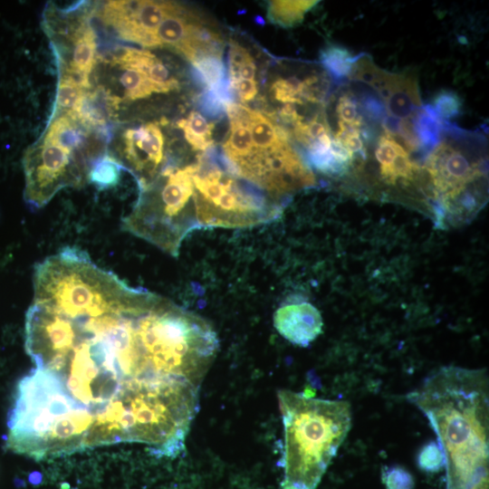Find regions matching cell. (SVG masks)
I'll return each mask as SVG.
<instances>
[{"label":"cell","instance_id":"1","mask_svg":"<svg viewBox=\"0 0 489 489\" xmlns=\"http://www.w3.org/2000/svg\"><path fill=\"white\" fill-rule=\"evenodd\" d=\"M33 301L26 352L91 443L120 441L153 404L185 390L164 355L158 294L101 268Z\"/></svg>","mask_w":489,"mask_h":489},{"label":"cell","instance_id":"2","mask_svg":"<svg viewBox=\"0 0 489 489\" xmlns=\"http://www.w3.org/2000/svg\"><path fill=\"white\" fill-rule=\"evenodd\" d=\"M485 369L442 367L407 396L428 419L445 455L446 489L488 488Z\"/></svg>","mask_w":489,"mask_h":489},{"label":"cell","instance_id":"3","mask_svg":"<svg viewBox=\"0 0 489 489\" xmlns=\"http://www.w3.org/2000/svg\"><path fill=\"white\" fill-rule=\"evenodd\" d=\"M277 398L284 436L281 488L316 489L350 429V405L286 389Z\"/></svg>","mask_w":489,"mask_h":489},{"label":"cell","instance_id":"4","mask_svg":"<svg viewBox=\"0 0 489 489\" xmlns=\"http://www.w3.org/2000/svg\"><path fill=\"white\" fill-rule=\"evenodd\" d=\"M484 143L476 133L446 124L427 157L424 169L434 197L455 220L475 214L485 201V163L480 154Z\"/></svg>","mask_w":489,"mask_h":489},{"label":"cell","instance_id":"5","mask_svg":"<svg viewBox=\"0 0 489 489\" xmlns=\"http://www.w3.org/2000/svg\"><path fill=\"white\" fill-rule=\"evenodd\" d=\"M24 198L33 207H42L62 188L78 186L87 179L86 166L75 153L43 139L24 158Z\"/></svg>","mask_w":489,"mask_h":489},{"label":"cell","instance_id":"6","mask_svg":"<svg viewBox=\"0 0 489 489\" xmlns=\"http://www.w3.org/2000/svg\"><path fill=\"white\" fill-rule=\"evenodd\" d=\"M350 78L369 87L394 118L411 117L423 107L417 79L412 72H388L379 68L370 56L365 54L355 62Z\"/></svg>","mask_w":489,"mask_h":489},{"label":"cell","instance_id":"7","mask_svg":"<svg viewBox=\"0 0 489 489\" xmlns=\"http://www.w3.org/2000/svg\"><path fill=\"white\" fill-rule=\"evenodd\" d=\"M179 6L167 1H108L100 17L122 39L144 47H158L155 37L158 26Z\"/></svg>","mask_w":489,"mask_h":489},{"label":"cell","instance_id":"8","mask_svg":"<svg viewBox=\"0 0 489 489\" xmlns=\"http://www.w3.org/2000/svg\"><path fill=\"white\" fill-rule=\"evenodd\" d=\"M124 158L128 167L145 185L158 170L164 158V137L157 123L150 122L124 134Z\"/></svg>","mask_w":489,"mask_h":489},{"label":"cell","instance_id":"9","mask_svg":"<svg viewBox=\"0 0 489 489\" xmlns=\"http://www.w3.org/2000/svg\"><path fill=\"white\" fill-rule=\"evenodd\" d=\"M273 326L292 344L307 347L321 333L323 321L320 311L312 303L292 302L275 311Z\"/></svg>","mask_w":489,"mask_h":489},{"label":"cell","instance_id":"10","mask_svg":"<svg viewBox=\"0 0 489 489\" xmlns=\"http://www.w3.org/2000/svg\"><path fill=\"white\" fill-rule=\"evenodd\" d=\"M112 63L120 68H131L141 72L154 85L157 92L178 89V82L170 75L162 62L149 51L123 48L114 56Z\"/></svg>","mask_w":489,"mask_h":489},{"label":"cell","instance_id":"11","mask_svg":"<svg viewBox=\"0 0 489 489\" xmlns=\"http://www.w3.org/2000/svg\"><path fill=\"white\" fill-rule=\"evenodd\" d=\"M96 34L87 24H82L72 36V50L68 72L85 88L91 87L89 77L96 61Z\"/></svg>","mask_w":489,"mask_h":489},{"label":"cell","instance_id":"12","mask_svg":"<svg viewBox=\"0 0 489 489\" xmlns=\"http://www.w3.org/2000/svg\"><path fill=\"white\" fill-rule=\"evenodd\" d=\"M118 101V99L99 87L93 91H85L72 111L66 114L85 127H102Z\"/></svg>","mask_w":489,"mask_h":489},{"label":"cell","instance_id":"13","mask_svg":"<svg viewBox=\"0 0 489 489\" xmlns=\"http://www.w3.org/2000/svg\"><path fill=\"white\" fill-rule=\"evenodd\" d=\"M249 129L255 150H269L283 142L290 141L287 129L275 125L272 120L257 110H253Z\"/></svg>","mask_w":489,"mask_h":489},{"label":"cell","instance_id":"14","mask_svg":"<svg viewBox=\"0 0 489 489\" xmlns=\"http://www.w3.org/2000/svg\"><path fill=\"white\" fill-rule=\"evenodd\" d=\"M192 19L181 6L168 14L155 32L158 46L167 45L177 51L187 39Z\"/></svg>","mask_w":489,"mask_h":489},{"label":"cell","instance_id":"15","mask_svg":"<svg viewBox=\"0 0 489 489\" xmlns=\"http://www.w3.org/2000/svg\"><path fill=\"white\" fill-rule=\"evenodd\" d=\"M43 139L75 153L83 145L84 133L77 125L76 120L68 114H63L52 121Z\"/></svg>","mask_w":489,"mask_h":489},{"label":"cell","instance_id":"16","mask_svg":"<svg viewBox=\"0 0 489 489\" xmlns=\"http://www.w3.org/2000/svg\"><path fill=\"white\" fill-rule=\"evenodd\" d=\"M317 3V1H270L267 17L273 24L283 27H292L300 24L306 12Z\"/></svg>","mask_w":489,"mask_h":489},{"label":"cell","instance_id":"17","mask_svg":"<svg viewBox=\"0 0 489 489\" xmlns=\"http://www.w3.org/2000/svg\"><path fill=\"white\" fill-rule=\"evenodd\" d=\"M223 149L224 154L235 167L238 177L236 166L255 150L249 127L242 123L230 122V132L223 143Z\"/></svg>","mask_w":489,"mask_h":489},{"label":"cell","instance_id":"18","mask_svg":"<svg viewBox=\"0 0 489 489\" xmlns=\"http://www.w3.org/2000/svg\"><path fill=\"white\" fill-rule=\"evenodd\" d=\"M121 168L117 158L105 155L90 168L87 180L99 189L112 187L120 181Z\"/></svg>","mask_w":489,"mask_h":489},{"label":"cell","instance_id":"19","mask_svg":"<svg viewBox=\"0 0 489 489\" xmlns=\"http://www.w3.org/2000/svg\"><path fill=\"white\" fill-rule=\"evenodd\" d=\"M356 58L347 49L336 45L326 47L320 55L323 68L336 78H348Z\"/></svg>","mask_w":489,"mask_h":489},{"label":"cell","instance_id":"20","mask_svg":"<svg viewBox=\"0 0 489 489\" xmlns=\"http://www.w3.org/2000/svg\"><path fill=\"white\" fill-rule=\"evenodd\" d=\"M123 70L120 76V82L124 89V96L129 100L146 98L152 92H157L156 88L148 77L139 71L131 68H120Z\"/></svg>","mask_w":489,"mask_h":489},{"label":"cell","instance_id":"21","mask_svg":"<svg viewBox=\"0 0 489 489\" xmlns=\"http://www.w3.org/2000/svg\"><path fill=\"white\" fill-rule=\"evenodd\" d=\"M86 89L69 73L62 75L55 101L54 112L64 114L72 111Z\"/></svg>","mask_w":489,"mask_h":489},{"label":"cell","instance_id":"22","mask_svg":"<svg viewBox=\"0 0 489 489\" xmlns=\"http://www.w3.org/2000/svg\"><path fill=\"white\" fill-rule=\"evenodd\" d=\"M417 460L419 468L426 472L439 471L445 465V455L437 440L426 443L420 448Z\"/></svg>","mask_w":489,"mask_h":489},{"label":"cell","instance_id":"23","mask_svg":"<svg viewBox=\"0 0 489 489\" xmlns=\"http://www.w3.org/2000/svg\"><path fill=\"white\" fill-rule=\"evenodd\" d=\"M382 479L388 489H413L412 475L399 465L386 466L382 471Z\"/></svg>","mask_w":489,"mask_h":489},{"label":"cell","instance_id":"24","mask_svg":"<svg viewBox=\"0 0 489 489\" xmlns=\"http://www.w3.org/2000/svg\"><path fill=\"white\" fill-rule=\"evenodd\" d=\"M177 125L183 131H187L196 137L212 139L213 123H208L206 120L197 111H191L187 120H180Z\"/></svg>","mask_w":489,"mask_h":489},{"label":"cell","instance_id":"25","mask_svg":"<svg viewBox=\"0 0 489 489\" xmlns=\"http://www.w3.org/2000/svg\"><path fill=\"white\" fill-rule=\"evenodd\" d=\"M461 103L456 94L450 91H442L434 100L433 109L443 120L455 116L459 111Z\"/></svg>","mask_w":489,"mask_h":489},{"label":"cell","instance_id":"26","mask_svg":"<svg viewBox=\"0 0 489 489\" xmlns=\"http://www.w3.org/2000/svg\"><path fill=\"white\" fill-rule=\"evenodd\" d=\"M252 59L251 54L244 47L234 41H230L229 83L236 81L239 67Z\"/></svg>","mask_w":489,"mask_h":489},{"label":"cell","instance_id":"27","mask_svg":"<svg viewBox=\"0 0 489 489\" xmlns=\"http://www.w3.org/2000/svg\"><path fill=\"white\" fill-rule=\"evenodd\" d=\"M229 89L236 91L242 102L253 100L258 92L257 83L254 80L238 79L229 83Z\"/></svg>","mask_w":489,"mask_h":489},{"label":"cell","instance_id":"28","mask_svg":"<svg viewBox=\"0 0 489 489\" xmlns=\"http://www.w3.org/2000/svg\"><path fill=\"white\" fill-rule=\"evenodd\" d=\"M255 72H256V66L254 64V59L249 60L239 67L237 71L236 80L238 79L254 80Z\"/></svg>","mask_w":489,"mask_h":489}]
</instances>
